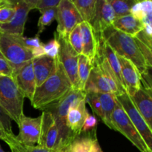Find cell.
<instances>
[{
	"mask_svg": "<svg viewBox=\"0 0 152 152\" xmlns=\"http://www.w3.org/2000/svg\"><path fill=\"white\" fill-rule=\"evenodd\" d=\"M96 39H102L108 45L118 56L130 61L140 74V77L149 72L145 58L140 50L132 36L117 31L113 26L103 31Z\"/></svg>",
	"mask_w": 152,
	"mask_h": 152,
	"instance_id": "obj_1",
	"label": "cell"
},
{
	"mask_svg": "<svg viewBox=\"0 0 152 152\" xmlns=\"http://www.w3.org/2000/svg\"><path fill=\"white\" fill-rule=\"evenodd\" d=\"M73 88L69 78L63 67L57 59L54 74L41 86L37 87L33 96L31 105L36 109L42 110L49 105L59 101Z\"/></svg>",
	"mask_w": 152,
	"mask_h": 152,
	"instance_id": "obj_2",
	"label": "cell"
},
{
	"mask_svg": "<svg viewBox=\"0 0 152 152\" xmlns=\"http://www.w3.org/2000/svg\"><path fill=\"white\" fill-rule=\"evenodd\" d=\"M86 92L72 88L59 101L49 105L42 111H47L52 114L59 132V145L56 149L70 145L74 140L66 126L68 109L74 103L85 99Z\"/></svg>",
	"mask_w": 152,
	"mask_h": 152,
	"instance_id": "obj_3",
	"label": "cell"
},
{
	"mask_svg": "<svg viewBox=\"0 0 152 152\" xmlns=\"http://www.w3.org/2000/svg\"><path fill=\"white\" fill-rule=\"evenodd\" d=\"M23 94L14 80L0 76V106L16 124L23 113Z\"/></svg>",
	"mask_w": 152,
	"mask_h": 152,
	"instance_id": "obj_4",
	"label": "cell"
},
{
	"mask_svg": "<svg viewBox=\"0 0 152 152\" xmlns=\"http://www.w3.org/2000/svg\"><path fill=\"white\" fill-rule=\"evenodd\" d=\"M22 35L3 34L0 38V52L14 71L34 59L32 52L25 47Z\"/></svg>",
	"mask_w": 152,
	"mask_h": 152,
	"instance_id": "obj_5",
	"label": "cell"
},
{
	"mask_svg": "<svg viewBox=\"0 0 152 152\" xmlns=\"http://www.w3.org/2000/svg\"><path fill=\"white\" fill-rule=\"evenodd\" d=\"M113 130L121 133L140 152H152L117 102L111 115Z\"/></svg>",
	"mask_w": 152,
	"mask_h": 152,
	"instance_id": "obj_6",
	"label": "cell"
},
{
	"mask_svg": "<svg viewBox=\"0 0 152 152\" xmlns=\"http://www.w3.org/2000/svg\"><path fill=\"white\" fill-rule=\"evenodd\" d=\"M56 20L57 27L55 32L58 36L65 38H68L74 28L83 22L71 0H60L57 6Z\"/></svg>",
	"mask_w": 152,
	"mask_h": 152,
	"instance_id": "obj_7",
	"label": "cell"
},
{
	"mask_svg": "<svg viewBox=\"0 0 152 152\" xmlns=\"http://www.w3.org/2000/svg\"><path fill=\"white\" fill-rule=\"evenodd\" d=\"M56 34L59 41V51L57 59L63 67L67 76L73 86V88L80 90V83L78 78V59L80 55L71 48L68 42V38L59 37Z\"/></svg>",
	"mask_w": 152,
	"mask_h": 152,
	"instance_id": "obj_8",
	"label": "cell"
},
{
	"mask_svg": "<svg viewBox=\"0 0 152 152\" xmlns=\"http://www.w3.org/2000/svg\"><path fill=\"white\" fill-rule=\"evenodd\" d=\"M116 99L145 142L148 149L152 151V130L138 112L136 107L131 100L130 96L125 93L117 96Z\"/></svg>",
	"mask_w": 152,
	"mask_h": 152,
	"instance_id": "obj_9",
	"label": "cell"
},
{
	"mask_svg": "<svg viewBox=\"0 0 152 152\" xmlns=\"http://www.w3.org/2000/svg\"><path fill=\"white\" fill-rule=\"evenodd\" d=\"M41 116L30 117L22 114L17 124L19 131L17 136H15L16 140L26 146L37 145L41 132Z\"/></svg>",
	"mask_w": 152,
	"mask_h": 152,
	"instance_id": "obj_10",
	"label": "cell"
},
{
	"mask_svg": "<svg viewBox=\"0 0 152 152\" xmlns=\"http://www.w3.org/2000/svg\"><path fill=\"white\" fill-rule=\"evenodd\" d=\"M15 13L9 22L0 25V31L3 34L23 35L25 22L29 12L34 9L31 0L15 1Z\"/></svg>",
	"mask_w": 152,
	"mask_h": 152,
	"instance_id": "obj_11",
	"label": "cell"
},
{
	"mask_svg": "<svg viewBox=\"0 0 152 152\" xmlns=\"http://www.w3.org/2000/svg\"><path fill=\"white\" fill-rule=\"evenodd\" d=\"M41 118V132L37 145L55 151L59 145V132L54 118L47 111H42Z\"/></svg>",
	"mask_w": 152,
	"mask_h": 152,
	"instance_id": "obj_12",
	"label": "cell"
},
{
	"mask_svg": "<svg viewBox=\"0 0 152 152\" xmlns=\"http://www.w3.org/2000/svg\"><path fill=\"white\" fill-rule=\"evenodd\" d=\"M114 19V10L108 0H96L94 16L89 22L96 38L105 30L112 26Z\"/></svg>",
	"mask_w": 152,
	"mask_h": 152,
	"instance_id": "obj_13",
	"label": "cell"
},
{
	"mask_svg": "<svg viewBox=\"0 0 152 152\" xmlns=\"http://www.w3.org/2000/svg\"><path fill=\"white\" fill-rule=\"evenodd\" d=\"M32 60L29 61L19 69L14 71L12 77L24 97L28 98L30 101L32 100L34 91L37 88Z\"/></svg>",
	"mask_w": 152,
	"mask_h": 152,
	"instance_id": "obj_14",
	"label": "cell"
},
{
	"mask_svg": "<svg viewBox=\"0 0 152 152\" xmlns=\"http://www.w3.org/2000/svg\"><path fill=\"white\" fill-rule=\"evenodd\" d=\"M88 114L85 99L73 104L68 109L66 117V126L71 137L74 140L82 133L83 123Z\"/></svg>",
	"mask_w": 152,
	"mask_h": 152,
	"instance_id": "obj_15",
	"label": "cell"
},
{
	"mask_svg": "<svg viewBox=\"0 0 152 152\" xmlns=\"http://www.w3.org/2000/svg\"><path fill=\"white\" fill-rule=\"evenodd\" d=\"M120 62L121 76L124 83L126 94L132 96L142 87L140 77L133 64L128 59L117 55Z\"/></svg>",
	"mask_w": 152,
	"mask_h": 152,
	"instance_id": "obj_16",
	"label": "cell"
},
{
	"mask_svg": "<svg viewBox=\"0 0 152 152\" xmlns=\"http://www.w3.org/2000/svg\"><path fill=\"white\" fill-rule=\"evenodd\" d=\"M130 98L138 112L152 130L151 89L145 88L142 86L135 94Z\"/></svg>",
	"mask_w": 152,
	"mask_h": 152,
	"instance_id": "obj_17",
	"label": "cell"
},
{
	"mask_svg": "<svg viewBox=\"0 0 152 152\" xmlns=\"http://www.w3.org/2000/svg\"><path fill=\"white\" fill-rule=\"evenodd\" d=\"M32 64L35 76L36 86L39 87L52 74H54L57 65V58L53 59L46 55H43L34 58Z\"/></svg>",
	"mask_w": 152,
	"mask_h": 152,
	"instance_id": "obj_18",
	"label": "cell"
},
{
	"mask_svg": "<svg viewBox=\"0 0 152 152\" xmlns=\"http://www.w3.org/2000/svg\"><path fill=\"white\" fill-rule=\"evenodd\" d=\"M84 91L99 94L112 93L108 83L102 75L97 62L95 59L93 61V68L91 70L89 77L86 83Z\"/></svg>",
	"mask_w": 152,
	"mask_h": 152,
	"instance_id": "obj_19",
	"label": "cell"
},
{
	"mask_svg": "<svg viewBox=\"0 0 152 152\" xmlns=\"http://www.w3.org/2000/svg\"><path fill=\"white\" fill-rule=\"evenodd\" d=\"M80 26L82 35V43H83L82 54L88 58L93 62L97 53V39L89 23L83 22Z\"/></svg>",
	"mask_w": 152,
	"mask_h": 152,
	"instance_id": "obj_20",
	"label": "cell"
},
{
	"mask_svg": "<svg viewBox=\"0 0 152 152\" xmlns=\"http://www.w3.org/2000/svg\"><path fill=\"white\" fill-rule=\"evenodd\" d=\"M112 26L117 31L134 37L141 31L144 25L142 21L134 17L132 14L114 19Z\"/></svg>",
	"mask_w": 152,
	"mask_h": 152,
	"instance_id": "obj_21",
	"label": "cell"
},
{
	"mask_svg": "<svg viewBox=\"0 0 152 152\" xmlns=\"http://www.w3.org/2000/svg\"><path fill=\"white\" fill-rule=\"evenodd\" d=\"M97 96L100 101L102 114H103V121L102 122L109 129L113 130L112 124H111V115H112L114 108L117 103L116 95L113 93H97Z\"/></svg>",
	"mask_w": 152,
	"mask_h": 152,
	"instance_id": "obj_22",
	"label": "cell"
},
{
	"mask_svg": "<svg viewBox=\"0 0 152 152\" xmlns=\"http://www.w3.org/2000/svg\"><path fill=\"white\" fill-rule=\"evenodd\" d=\"M96 138V130L91 132H82L79 136H77L69 147L70 152H90V148L92 141Z\"/></svg>",
	"mask_w": 152,
	"mask_h": 152,
	"instance_id": "obj_23",
	"label": "cell"
},
{
	"mask_svg": "<svg viewBox=\"0 0 152 152\" xmlns=\"http://www.w3.org/2000/svg\"><path fill=\"white\" fill-rule=\"evenodd\" d=\"M71 1L78 10L83 22L89 23L94 16L96 0H71Z\"/></svg>",
	"mask_w": 152,
	"mask_h": 152,
	"instance_id": "obj_24",
	"label": "cell"
},
{
	"mask_svg": "<svg viewBox=\"0 0 152 152\" xmlns=\"http://www.w3.org/2000/svg\"><path fill=\"white\" fill-rule=\"evenodd\" d=\"M92 68H93V62L86 56L80 54L78 59V78L80 90L84 91L85 86Z\"/></svg>",
	"mask_w": 152,
	"mask_h": 152,
	"instance_id": "obj_25",
	"label": "cell"
},
{
	"mask_svg": "<svg viewBox=\"0 0 152 152\" xmlns=\"http://www.w3.org/2000/svg\"><path fill=\"white\" fill-rule=\"evenodd\" d=\"M114 13L115 19L131 14L132 6L137 2V0H108Z\"/></svg>",
	"mask_w": 152,
	"mask_h": 152,
	"instance_id": "obj_26",
	"label": "cell"
},
{
	"mask_svg": "<svg viewBox=\"0 0 152 152\" xmlns=\"http://www.w3.org/2000/svg\"><path fill=\"white\" fill-rule=\"evenodd\" d=\"M40 13H41V16L38 21V32L36 35L37 37H39L40 34L45 30V28L56 20L57 7L43 10Z\"/></svg>",
	"mask_w": 152,
	"mask_h": 152,
	"instance_id": "obj_27",
	"label": "cell"
},
{
	"mask_svg": "<svg viewBox=\"0 0 152 152\" xmlns=\"http://www.w3.org/2000/svg\"><path fill=\"white\" fill-rule=\"evenodd\" d=\"M4 142L6 143L10 142L11 144H13L19 152H53V151L47 149L46 148L39 146L38 145H34V146H26V145H22V144L19 143L16 140V139H15V135L13 134L7 135V138L4 140Z\"/></svg>",
	"mask_w": 152,
	"mask_h": 152,
	"instance_id": "obj_28",
	"label": "cell"
},
{
	"mask_svg": "<svg viewBox=\"0 0 152 152\" xmlns=\"http://www.w3.org/2000/svg\"><path fill=\"white\" fill-rule=\"evenodd\" d=\"M85 101H86V102L89 104L93 112L97 117H99L102 121H103V114H102V107H101L100 101H99V97L97 96V93L86 92Z\"/></svg>",
	"mask_w": 152,
	"mask_h": 152,
	"instance_id": "obj_29",
	"label": "cell"
},
{
	"mask_svg": "<svg viewBox=\"0 0 152 152\" xmlns=\"http://www.w3.org/2000/svg\"><path fill=\"white\" fill-rule=\"evenodd\" d=\"M68 42L73 49L78 53L82 54L83 52V43H82V35L80 26L78 25L74 28L68 36Z\"/></svg>",
	"mask_w": 152,
	"mask_h": 152,
	"instance_id": "obj_30",
	"label": "cell"
},
{
	"mask_svg": "<svg viewBox=\"0 0 152 152\" xmlns=\"http://www.w3.org/2000/svg\"><path fill=\"white\" fill-rule=\"evenodd\" d=\"M59 48H60V45H59V41L56 38V34H54V38L43 45L45 55L53 59H56L59 54Z\"/></svg>",
	"mask_w": 152,
	"mask_h": 152,
	"instance_id": "obj_31",
	"label": "cell"
},
{
	"mask_svg": "<svg viewBox=\"0 0 152 152\" xmlns=\"http://www.w3.org/2000/svg\"><path fill=\"white\" fill-rule=\"evenodd\" d=\"M34 9H37L39 12L48 9L56 7L59 5L60 0H31Z\"/></svg>",
	"mask_w": 152,
	"mask_h": 152,
	"instance_id": "obj_32",
	"label": "cell"
},
{
	"mask_svg": "<svg viewBox=\"0 0 152 152\" xmlns=\"http://www.w3.org/2000/svg\"><path fill=\"white\" fill-rule=\"evenodd\" d=\"M15 13V7L12 6L0 7V25L10 22Z\"/></svg>",
	"mask_w": 152,
	"mask_h": 152,
	"instance_id": "obj_33",
	"label": "cell"
},
{
	"mask_svg": "<svg viewBox=\"0 0 152 152\" xmlns=\"http://www.w3.org/2000/svg\"><path fill=\"white\" fill-rule=\"evenodd\" d=\"M14 70L12 68L10 64L6 58L3 56L2 53L0 52V76H5V77H13Z\"/></svg>",
	"mask_w": 152,
	"mask_h": 152,
	"instance_id": "obj_34",
	"label": "cell"
},
{
	"mask_svg": "<svg viewBox=\"0 0 152 152\" xmlns=\"http://www.w3.org/2000/svg\"><path fill=\"white\" fill-rule=\"evenodd\" d=\"M11 119L6 114L5 111L0 106V126L2 127L4 132L9 134H13L11 127Z\"/></svg>",
	"mask_w": 152,
	"mask_h": 152,
	"instance_id": "obj_35",
	"label": "cell"
},
{
	"mask_svg": "<svg viewBox=\"0 0 152 152\" xmlns=\"http://www.w3.org/2000/svg\"><path fill=\"white\" fill-rule=\"evenodd\" d=\"M22 41L25 45V47L31 50V52L36 49L42 47L43 45H44L40 41L39 37H37V36H36L34 38H27V37H24L22 36Z\"/></svg>",
	"mask_w": 152,
	"mask_h": 152,
	"instance_id": "obj_36",
	"label": "cell"
},
{
	"mask_svg": "<svg viewBox=\"0 0 152 152\" xmlns=\"http://www.w3.org/2000/svg\"><path fill=\"white\" fill-rule=\"evenodd\" d=\"M96 127H97V119L94 116L88 114L83 123L82 132L86 133L91 131L96 130Z\"/></svg>",
	"mask_w": 152,
	"mask_h": 152,
	"instance_id": "obj_37",
	"label": "cell"
},
{
	"mask_svg": "<svg viewBox=\"0 0 152 152\" xmlns=\"http://www.w3.org/2000/svg\"><path fill=\"white\" fill-rule=\"evenodd\" d=\"M131 14L136 19L142 21V17H143V13H142V8L140 1H137L132 6V9H131Z\"/></svg>",
	"mask_w": 152,
	"mask_h": 152,
	"instance_id": "obj_38",
	"label": "cell"
},
{
	"mask_svg": "<svg viewBox=\"0 0 152 152\" xmlns=\"http://www.w3.org/2000/svg\"><path fill=\"white\" fill-rule=\"evenodd\" d=\"M90 152H102L100 145H99V142H98L97 138H95L92 141L91 145L90 148Z\"/></svg>",
	"mask_w": 152,
	"mask_h": 152,
	"instance_id": "obj_39",
	"label": "cell"
},
{
	"mask_svg": "<svg viewBox=\"0 0 152 152\" xmlns=\"http://www.w3.org/2000/svg\"><path fill=\"white\" fill-rule=\"evenodd\" d=\"M8 134H9L6 133V132H4V129H2V127L0 126V140H1L4 141L6 140V138H7V135Z\"/></svg>",
	"mask_w": 152,
	"mask_h": 152,
	"instance_id": "obj_40",
	"label": "cell"
},
{
	"mask_svg": "<svg viewBox=\"0 0 152 152\" xmlns=\"http://www.w3.org/2000/svg\"><path fill=\"white\" fill-rule=\"evenodd\" d=\"M70 145H71V144H70ZM70 145H66V146L62 147V148H58V149H56V150H55V151H53V152H70L69 151Z\"/></svg>",
	"mask_w": 152,
	"mask_h": 152,
	"instance_id": "obj_41",
	"label": "cell"
},
{
	"mask_svg": "<svg viewBox=\"0 0 152 152\" xmlns=\"http://www.w3.org/2000/svg\"><path fill=\"white\" fill-rule=\"evenodd\" d=\"M7 145H8V146L10 147V150H11V152H19L17 151V149H16V148H15L14 145H13V144H11L10 142H7Z\"/></svg>",
	"mask_w": 152,
	"mask_h": 152,
	"instance_id": "obj_42",
	"label": "cell"
},
{
	"mask_svg": "<svg viewBox=\"0 0 152 152\" xmlns=\"http://www.w3.org/2000/svg\"><path fill=\"white\" fill-rule=\"evenodd\" d=\"M0 152H5L4 151V150L2 149V148H1V145H0Z\"/></svg>",
	"mask_w": 152,
	"mask_h": 152,
	"instance_id": "obj_43",
	"label": "cell"
},
{
	"mask_svg": "<svg viewBox=\"0 0 152 152\" xmlns=\"http://www.w3.org/2000/svg\"><path fill=\"white\" fill-rule=\"evenodd\" d=\"M2 34H3V33L1 32V31H0V38H1V35H2Z\"/></svg>",
	"mask_w": 152,
	"mask_h": 152,
	"instance_id": "obj_44",
	"label": "cell"
}]
</instances>
